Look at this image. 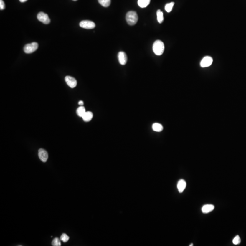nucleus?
Masks as SVG:
<instances>
[{
  "label": "nucleus",
  "instance_id": "obj_1",
  "mask_svg": "<svg viewBox=\"0 0 246 246\" xmlns=\"http://www.w3.org/2000/svg\"><path fill=\"white\" fill-rule=\"evenodd\" d=\"M165 50V45L161 41L157 40L154 42L153 45V51L155 55L161 56L163 54Z\"/></svg>",
  "mask_w": 246,
  "mask_h": 246
},
{
  "label": "nucleus",
  "instance_id": "obj_2",
  "mask_svg": "<svg viewBox=\"0 0 246 246\" xmlns=\"http://www.w3.org/2000/svg\"><path fill=\"white\" fill-rule=\"evenodd\" d=\"M126 20L129 25H134L137 22L138 20V16L136 11H130L127 13L126 15Z\"/></svg>",
  "mask_w": 246,
  "mask_h": 246
},
{
  "label": "nucleus",
  "instance_id": "obj_3",
  "mask_svg": "<svg viewBox=\"0 0 246 246\" xmlns=\"http://www.w3.org/2000/svg\"><path fill=\"white\" fill-rule=\"evenodd\" d=\"M38 47V43L36 42H33L26 44L24 47V51L26 53H32L36 51Z\"/></svg>",
  "mask_w": 246,
  "mask_h": 246
},
{
  "label": "nucleus",
  "instance_id": "obj_4",
  "mask_svg": "<svg viewBox=\"0 0 246 246\" xmlns=\"http://www.w3.org/2000/svg\"><path fill=\"white\" fill-rule=\"evenodd\" d=\"M37 18L39 21L45 24H48L50 22V19L48 15L43 12H40L37 15Z\"/></svg>",
  "mask_w": 246,
  "mask_h": 246
},
{
  "label": "nucleus",
  "instance_id": "obj_5",
  "mask_svg": "<svg viewBox=\"0 0 246 246\" xmlns=\"http://www.w3.org/2000/svg\"><path fill=\"white\" fill-rule=\"evenodd\" d=\"M80 26L82 28L91 29L95 27V24L93 22L91 21L83 20L80 22Z\"/></svg>",
  "mask_w": 246,
  "mask_h": 246
},
{
  "label": "nucleus",
  "instance_id": "obj_6",
  "mask_svg": "<svg viewBox=\"0 0 246 246\" xmlns=\"http://www.w3.org/2000/svg\"><path fill=\"white\" fill-rule=\"evenodd\" d=\"M213 59L210 56H206L203 57L201 61V66L202 67H208L212 65Z\"/></svg>",
  "mask_w": 246,
  "mask_h": 246
},
{
  "label": "nucleus",
  "instance_id": "obj_7",
  "mask_svg": "<svg viewBox=\"0 0 246 246\" xmlns=\"http://www.w3.org/2000/svg\"><path fill=\"white\" fill-rule=\"evenodd\" d=\"M65 80L68 86L71 88H75L77 85V81L75 78L70 76H67L65 77Z\"/></svg>",
  "mask_w": 246,
  "mask_h": 246
},
{
  "label": "nucleus",
  "instance_id": "obj_8",
  "mask_svg": "<svg viewBox=\"0 0 246 246\" xmlns=\"http://www.w3.org/2000/svg\"><path fill=\"white\" fill-rule=\"evenodd\" d=\"M38 156L42 161L46 162L48 159V153L46 150L40 149L38 150Z\"/></svg>",
  "mask_w": 246,
  "mask_h": 246
},
{
  "label": "nucleus",
  "instance_id": "obj_9",
  "mask_svg": "<svg viewBox=\"0 0 246 246\" xmlns=\"http://www.w3.org/2000/svg\"><path fill=\"white\" fill-rule=\"evenodd\" d=\"M118 57L119 62L121 65H124L127 62V57L126 53L124 52H120L118 55Z\"/></svg>",
  "mask_w": 246,
  "mask_h": 246
},
{
  "label": "nucleus",
  "instance_id": "obj_10",
  "mask_svg": "<svg viewBox=\"0 0 246 246\" xmlns=\"http://www.w3.org/2000/svg\"><path fill=\"white\" fill-rule=\"evenodd\" d=\"M186 181L183 179H181L179 180V181L178 182L177 187V189H178V191H179L180 193H182L183 192L184 190L186 188Z\"/></svg>",
  "mask_w": 246,
  "mask_h": 246
},
{
  "label": "nucleus",
  "instance_id": "obj_11",
  "mask_svg": "<svg viewBox=\"0 0 246 246\" xmlns=\"http://www.w3.org/2000/svg\"><path fill=\"white\" fill-rule=\"evenodd\" d=\"M215 208L214 205L212 204H207L204 205L202 208V211L203 213H208L213 211Z\"/></svg>",
  "mask_w": 246,
  "mask_h": 246
},
{
  "label": "nucleus",
  "instance_id": "obj_12",
  "mask_svg": "<svg viewBox=\"0 0 246 246\" xmlns=\"http://www.w3.org/2000/svg\"><path fill=\"white\" fill-rule=\"evenodd\" d=\"M93 117V114L90 111H87L85 113L84 115L82 116V120L83 121L86 122L90 121Z\"/></svg>",
  "mask_w": 246,
  "mask_h": 246
},
{
  "label": "nucleus",
  "instance_id": "obj_13",
  "mask_svg": "<svg viewBox=\"0 0 246 246\" xmlns=\"http://www.w3.org/2000/svg\"><path fill=\"white\" fill-rule=\"evenodd\" d=\"M151 0H138V4L140 7L145 8L150 4Z\"/></svg>",
  "mask_w": 246,
  "mask_h": 246
},
{
  "label": "nucleus",
  "instance_id": "obj_14",
  "mask_svg": "<svg viewBox=\"0 0 246 246\" xmlns=\"http://www.w3.org/2000/svg\"><path fill=\"white\" fill-rule=\"evenodd\" d=\"M152 129L154 131L160 132L163 131V127L161 124H159V123H154L152 125Z\"/></svg>",
  "mask_w": 246,
  "mask_h": 246
},
{
  "label": "nucleus",
  "instance_id": "obj_15",
  "mask_svg": "<svg viewBox=\"0 0 246 246\" xmlns=\"http://www.w3.org/2000/svg\"><path fill=\"white\" fill-rule=\"evenodd\" d=\"M86 112V111L85 109L82 106L78 107L77 110V115L78 116L82 118Z\"/></svg>",
  "mask_w": 246,
  "mask_h": 246
},
{
  "label": "nucleus",
  "instance_id": "obj_16",
  "mask_svg": "<svg viewBox=\"0 0 246 246\" xmlns=\"http://www.w3.org/2000/svg\"><path fill=\"white\" fill-rule=\"evenodd\" d=\"M157 21L159 23H161L164 21V16H163V13L162 11H161L160 10H158L157 11Z\"/></svg>",
  "mask_w": 246,
  "mask_h": 246
},
{
  "label": "nucleus",
  "instance_id": "obj_17",
  "mask_svg": "<svg viewBox=\"0 0 246 246\" xmlns=\"http://www.w3.org/2000/svg\"><path fill=\"white\" fill-rule=\"evenodd\" d=\"M98 1L101 5L105 7H108L111 4V0H98Z\"/></svg>",
  "mask_w": 246,
  "mask_h": 246
},
{
  "label": "nucleus",
  "instance_id": "obj_18",
  "mask_svg": "<svg viewBox=\"0 0 246 246\" xmlns=\"http://www.w3.org/2000/svg\"><path fill=\"white\" fill-rule=\"evenodd\" d=\"M174 5V2H171V3H167L165 6V10L167 12H170L172 10L173 6Z\"/></svg>",
  "mask_w": 246,
  "mask_h": 246
},
{
  "label": "nucleus",
  "instance_id": "obj_19",
  "mask_svg": "<svg viewBox=\"0 0 246 246\" xmlns=\"http://www.w3.org/2000/svg\"><path fill=\"white\" fill-rule=\"evenodd\" d=\"M52 245L53 246H61V242L60 240L57 237H55L52 240Z\"/></svg>",
  "mask_w": 246,
  "mask_h": 246
},
{
  "label": "nucleus",
  "instance_id": "obj_20",
  "mask_svg": "<svg viewBox=\"0 0 246 246\" xmlns=\"http://www.w3.org/2000/svg\"><path fill=\"white\" fill-rule=\"evenodd\" d=\"M70 239V237L69 236H67L65 233H63L62 235L61 236L60 240L62 241L63 242H67L68 240Z\"/></svg>",
  "mask_w": 246,
  "mask_h": 246
},
{
  "label": "nucleus",
  "instance_id": "obj_21",
  "mask_svg": "<svg viewBox=\"0 0 246 246\" xmlns=\"http://www.w3.org/2000/svg\"><path fill=\"white\" fill-rule=\"evenodd\" d=\"M241 238L238 235L236 236L232 240V242L234 245H237L241 243Z\"/></svg>",
  "mask_w": 246,
  "mask_h": 246
},
{
  "label": "nucleus",
  "instance_id": "obj_22",
  "mask_svg": "<svg viewBox=\"0 0 246 246\" xmlns=\"http://www.w3.org/2000/svg\"><path fill=\"white\" fill-rule=\"evenodd\" d=\"M5 8V4L4 3L3 0H0V9L1 10H3Z\"/></svg>",
  "mask_w": 246,
  "mask_h": 246
},
{
  "label": "nucleus",
  "instance_id": "obj_23",
  "mask_svg": "<svg viewBox=\"0 0 246 246\" xmlns=\"http://www.w3.org/2000/svg\"><path fill=\"white\" fill-rule=\"evenodd\" d=\"M78 105L81 106H82L83 105V102L82 101H80L78 103Z\"/></svg>",
  "mask_w": 246,
  "mask_h": 246
},
{
  "label": "nucleus",
  "instance_id": "obj_24",
  "mask_svg": "<svg viewBox=\"0 0 246 246\" xmlns=\"http://www.w3.org/2000/svg\"><path fill=\"white\" fill-rule=\"evenodd\" d=\"M21 2H25L27 1V0H19Z\"/></svg>",
  "mask_w": 246,
  "mask_h": 246
},
{
  "label": "nucleus",
  "instance_id": "obj_25",
  "mask_svg": "<svg viewBox=\"0 0 246 246\" xmlns=\"http://www.w3.org/2000/svg\"><path fill=\"white\" fill-rule=\"evenodd\" d=\"M193 246V244H192H192H191V245H190V246Z\"/></svg>",
  "mask_w": 246,
  "mask_h": 246
},
{
  "label": "nucleus",
  "instance_id": "obj_26",
  "mask_svg": "<svg viewBox=\"0 0 246 246\" xmlns=\"http://www.w3.org/2000/svg\"><path fill=\"white\" fill-rule=\"evenodd\" d=\"M72 1H76L77 0H72Z\"/></svg>",
  "mask_w": 246,
  "mask_h": 246
}]
</instances>
